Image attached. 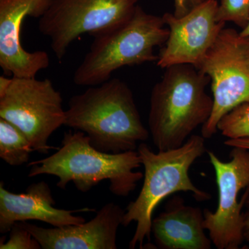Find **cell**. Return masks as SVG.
<instances>
[{"label": "cell", "instance_id": "ba28073f", "mask_svg": "<svg viewBox=\"0 0 249 249\" xmlns=\"http://www.w3.org/2000/svg\"><path fill=\"white\" fill-rule=\"evenodd\" d=\"M139 0H53L39 18L38 28L51 41L59 60L80 36H94L128 19Z\"/></svg>", "mask_w": 249, "mask_h": 249}, {"label": "cell", "instance_id": "ffe728a7", "mask_svg": "<svg viewBox=\"0 0 249 249\" xmlns=\"http://www.w3.org/2000/svg\"><path fill=\"white\" fill-rule=\"evenodd\" d=\"M243 235L245 242H247L249 249V191L246 198L243 213Z\"/></svg>", "mask_w": 249, "mask_h": 249}, {"label": "cell", "instance_id": "9c48e42d", "mask_svg": "<svg viewBox=\"0 0 249 249\" xmlns=\"http://www.w3.org/2000/svg\"><path fill=\"white\" fill-rule=\"evenodd\" d=\"M207 153L215 173L218 204L214 212L204 210V228L217 249H238L245 242L242 213L249 191V150L232 147L228 162L213 152Z\"/></svg>", "mask_w": 249, "mask_h": 249}, {"label": "cell", "instance_id": "e0dca14e", "mask_svg": "<svg viewBox=\"0 0 249 249\" xmlns=\"http://www.w3.org/2000/svg\"><path fill=\"white\" fill-rule=\"evenodd\" d=\"M216 20L222 23L232 22L244 29L249 21V0H221Z\"/></svg>", "mask_w": 249, "mask_h": 249}, {"label": "cell", "instance_id": "ac0fdd59", "mask_svg": "<svg viewBox=\"0 0 249 249\" xmlns=\"http://www.w3.org/2000/svg\"><path fill=\"white\" fill-rule=\"evenodd\" d=\"M1 249H40L38 241L30 232L23 228L19 223L14 224L10 231L9 238L5 242L1 240Z\"/></svg>", "mask_w": 249, "mask_h": 249}, {"label": "cell", "instance_id": "3957f363", "mask_svg": "<svg viewBox=\"0 0 249 249\" xmlns=\"http://www.w3.org/2000/svg\"><path fill=\"white\" fill-rule=\"evenodd\" d=\"M142 165L137 150L108 153L93 147L81 131L65 132L58 151L47 158L31 162L29 178L41 175L58 178L56 186L65 189L70 182L83 193L89 191L105 180L110 182L109 191L121 197L136 189L144 174L134 171Z\"/></svg>", "mask_w": 249, "mask_h": 249}, {"label": "cell", "instance_id": "277c9868", "mask_svg": "<svg viewBox=\"0 0 249 249\" xmlns=\"http://www.w3.org/2000/svg\"><path fill=\"white\" fill-rule=\"evenodd\" d=\"M205 138L192 134L178 148L154 152L145 142L137 147L144 167L143 183L138 196L124 210L122 226L137 222L135 232L129 243V249L137 245L143 248L145 239L152 235V215L157 206L167 196L178 192H190L196 201L211 199V195L199 189L189 176L190 168L206 152Z\"/></svg>", "mask_w": 249, "mask_h": 249}, {"label": "cell", "instance_id": "8992f818", "mask_svg": "<svg viewBox=\"0 0 249 249\" xmlns=\"http://www.w3.org/2000/svg\"><path fill=\"white\" fill-rule=\"evenodd\" d=\"M0 118L20 129L34 151L58 149L48 144L52 134L65 125L61 94L49 79L0 77Z\"/></svg>", "mask_w": 249, "mask_h": 249}, {"label": "cell", "instance_id": "2e32d148", "mask_svg": "<svg viewBox=\"0 0 249 249\" xmlns=\"http://www.w3.org/2000/svg\"><path fill=\"white\" fill-rule=\"evenodd\" d=\"M217 130L228 139L249 138V102L242 103L224 114L218 123Z\"/></svg>", "mask_w": 249, "mask_h": 249}, {"label": "cell", "instance_id": "5bb4252c", "mask_svg": "<svg viewBox=\"0 0 249 249\" xmlns=\"http://www.w3.org/2000/svg\"><path fill=\"white\" fill-rule=\"evenodd\" d=\"M204 220V211L186 205L181 196H173L164 211L152 219L157 249H211L213 243L205 232Z\"/></svg>", "mask_w": 249, "mask_h": 249}, {"label": "cell", "instance_id": "6da1fadb", "mask_svg": "<svg viewBox=\"0 0 249 249\" xmlns=\"http://www.w3.org/2000/svg\"><path fill=\"white\" fill-rule=\"evenodd\" d=\"M65 125L84 132L93 147L108 153L137 150L150 132L128 85L119 78L91 86L70 98Z\"/></svg>", "mask_w": 249, "mask_h": 249}, {"label": "cell", "instance_id": "52a82bcc", "mask_svg": "<svg viewBox=\"0 0 249 249\" xmlns=\"http://www.w3.org/2000/svg\"><path fill=\"white\" fill-rule=\"evenodd\" d=\"M198 70L211 79L213 109L201 126V136L213 137L224 114L249 102V37L231 28L221 31Z\"/></svg>", "mask_w": 249, "mask_h": 249}, {"label": "cell", "instance_id": "7a4b0ae2", "mask_svg": "<svg viewBox=\"0 0 249 249\" xmlns=\"http://www.w3.org/2000/svg\"><path fill=\"white\" fill-rule=\"evenodd\" d=\"M211 79L188 64L165 69L152 89L149 132L158 151L178 148L211 116L213 98L206 89Z\"/></svg>", "mask_w": 249, "mask_h": 249}, {"label": "cell", "instance_id": "30bf717a", "mask_svg": "<svg viewBox=\"0 0 249 249\" xmlns=\"http://www.w3.org/2000/svg\"><path fill=\"white\" fill-rule=\"evenodd\" d=\"M218 5L217 0H205L183 17L170 13L162 16L169 36L158 55L159 67L188 64L198 68L225 27L216 20Z\"/></svg>", "mask_w": 249, "mask_h": 249}, {"label": "cell", "instance_id": "4fadbf2b", "mask_svg": "<svg viewBox=\"0 0 249 249\" xmlns=\"http://www.w3.org/2000/svg\"><path fill=\"white\" fill-rule=\"evenodd\" d=\"M50 187L45 181L33 183L25 193H13L0 184V232H10L16 223L38 220L54 227L78 225L84 217L73 215L76 211L56 209Z\"/></svg>", "mask_w": 249, "mask_h": 249}, {"label": "cell", "instance_id": "8fae6325", "mask_svg": "<svg viewBox=\"0 0 249 249\" xmlns=\"http://www.w3.org/2000/svg\"><path fill=\"white\" fill-rule=\"evenodd\" d=\"M53 0H0V67L16 78H36L48 68L50 60L44 51L29 52L21 44L20 31L27 16L40 18Z\"/></svg>", "mask_w": 249, "mask_h": 249}, {"label": "cell", "instance_id": "9a60e30c", "mask_svg": "<svg viewBox=\"0 0 249 249\" xmlns=\"http://www.w3.org/2000/svg\"><path fill=\"white\" fill-rule=\"evenodd\" d=\"M34 150L30 141L14 124L0 118V158L11 166L27 163Z\"/></svg>", "mask_w": 249, "mask_h": 249}, {"label": "cell", "instance_id": "7c38bea8", "mask_svg": "<svg viewBox=\"0 0 249 249\" xmlns=\"http://www.w3.org/2000/svg\"><path fill=\"white\" fill-rule=\"evenodd\" d=\"M124 213L119 205L110 202L89 222L78 225L46 229L27 222L18 223L43 249H116L118 229L122 225Z\"/></svg>", "mask_w": 249, "mask_h": 249}, {"label": "cell", "instance_id": "44dd1931", "mask_svg": "<svg viewBox=\"0 0 249 249\" xmlns=\"http://www.w3.org/2000/svg\"><path fill=\"white\" fill-rule=\"evenodd\" d=\"M224 144L231 147H242L249 150V138L240 139H227Z\"/></svg>", "mask_w": 249, "mask_h": 249}, {"label": "cell", "instance_id": "7402d4cb", "mask_svg": "<svg viewBox=\"0 0 249 249\" xmlns=\"http://www.w3.org/2000/svg\"><path fill=\"white\" fill-rule=\"evenodd\" d=\"M240 35L245 37H249V21L247 25L241 31Z\"/></svg>", "mask_w": 249, "mask_h": 249}, {"label": "cell", "instance_id": "d6986e66", "mask_svg": "<svg viewBox=\"0 0 249 249\" xmlns=\"http://www.w3.org/2000/svg\"><path fill=\"white\" fill-rule=\"evenodd\" d=\"M204 1L205 0H174L175 11L173 14L178 18L183 17Z\"/></svg>", "mask_w": 249, "mask_h": 249}, {"label": "cell", "instance_id": "5b68a950", "mask_svg": "<svg viewBox=\"0 0 249 249\" xmlns=\"http://www.w3.org/2000/svg\"><path fill=\"white\" fill-rule=\"evenodd\" d=\"M163 18L137 6L133 15L119 25L93 36V41L73 75L78 86H95L110 79L116 70L157 62L155 49L168 40L169 29Z\"/></svg>", "mask_w": 249, "mask_h": 249}]
</instances>
